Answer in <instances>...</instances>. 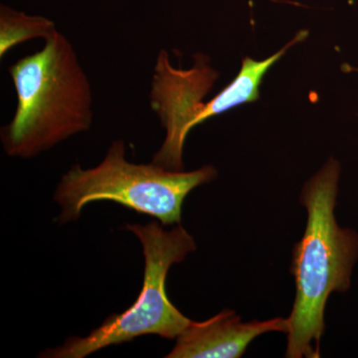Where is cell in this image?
<instances>
[{
  "label": "cell",
  "instance_id": "cell-1",
  "mask_svg": "<svg viewBox=\"0 0 358 358\" xmlns=\"http://www.w3.org/2000/svg\"><path fill=\"white\" fill-rule=\"evenodd\" d=\"M339 174L338 162L329 159L301 194L308 222L292 258L296 293L288 317L286 357H320L327 301L334 292L343 293L350 287L358 258V234L341 227L334 216Z\"/></svg>",
  "mask_w": 358,
  "mask_h": 358
},
{
  "label": "cell",
  "instance_id": "cell-2",
  "mask_svg": "<svg viewBox=\"0 0 358 358\" xmlns=\"http://www.w3.org/2000/svg\"><path fill=\"white\" fill-rule=\"evenodd\" d=\"M17 106L0 131L7 155L29 159L77 134L94 122L93 90L77 52L58 30L41 50L8 68Z\"/></svg>",
  "mask_w": 358,
  "mask_h": 358
},
{
  "label": "cell",
  "instance_id": "cell-3",
  "mask_svg": "<svg viewBox=\"0 0 358 358\" xmlns=\"http://www.w3.org/2000/svg\"><path fill=\"white\" fill-rule=\"evenodd\" d=\"M216 176L212 166L183 171H169L154 162L134 164L127 159L126 143L117 138L100 164L88 169L74 164L62 176L54 193L61 209L57 221H76L87 204L107 200L152 216L162 226L180 224L185 197Z\"/></svg>",
  "mask_w": 358,
  "mask_h": 358
},
{
  "label": "cell",
  "instance_id": "cell-4",
  "mask_svg": "<svg viewBox=\"0 0 358 358\" xmlns=\"http://www.w3.org/2000/svg\"><path fill=\"white\" fill-rule=\"evenodd\" d=\"M126 229L140 240L145 256L143 285L128 310L107 317L102 326L85 338H70L39 357L84 358L110 345H122L147 334L174 339L189 324L166 294V278L174 264L182 262L196 250L194 239L181 225L166 231L157 221L147 225L127 224Z\"/></svg>",
  "mask_w": 358,
  "mask_h": 358
},
{
  "label": "cell",
  "instance_id": "cell-5",
  "mask_svg": "<svg viewBox=\"0 0 358 358\" xmlns=\"http://www.w3.org/2000/svg\"><path fill=\"white\" fill-rule=\"evenodd\" d=\"M219 74L202 54L195 56L192 69L174 68L166 50L159 52L155 62L150 108L159 117L166 138L154 155L152 162L169 171H183V148L188 134L200 124L209 93Z\"/></svg>",
  "mask_w": 358,
  "mask_h": 358
},
{
  "label": "cell",
  "instance_id": "cell-6",
  "mask_svg": "<svg viewBox=\"0 0 358 358\" xmlns=\"http://www.w3.org/2000/svg\"><path fill=\"white\" fill-rule=\"evenodd\" d=\"M270 331L288 334V319L243 322L236 313L224 310L204 322L190 320L166 357L239 358L254 339Z\"/></svg>",
  "mask_w": 358,
  "mask_h": 358
},
{
  "label": "cell",
  "instance_id": "cell-7",
  "mask_svg": "<svg viewBox=\"0 0 358 358\" xmlns=\"http://www.w3.org/2000/svg\"><path fill=\"white\" fill-rule=\"evenodd\" d=\"M308 36V31L303 30L296 35L292 41H289L284 48L264 61H254L251 58L246 57L243 60L242 69L234 81L221 91L218 95L214 96L205 105L203 114L200 122H204L210 117L223 114L242 105V103L254 102L260 96L259 87L264 75L268 70L282 58V56L289 50L294 44L303 41Z\"/></svg>",
  "mask_w": 358,
  "mask_h": 358
},
{
  "label": "cell",
  "instance_id": "cell-8",
  "mask_svg": "<svg viewBox=\"0 0 358 358\" xmlns=\"http://www.w3.org/2000/svg\"><path fill=\"white\" fill-rule=\"evenodd\" d=\"M57 31L55 23L39 15H28L10 7L0 6V59L21 43L35 38L48 39Z\"/></svg>",
  "mask_w": 358,
  "mask_h": 358
}]
</instances>
